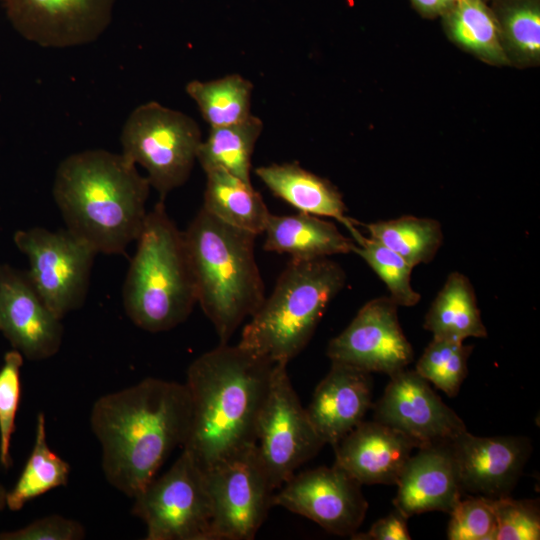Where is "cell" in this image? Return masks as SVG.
<instances>
[{
    "instance_id": "6da1fadb",
    "label": "cell",
    "mask_w": 540,
    "mask_h": 540,
    "mask_svg": "<svg viewBox=\"0 0 540 540\" xmlns=\"http://www.w3.org/2000/svg\"><path fill=\"white\" fill-rule=\"evenodd\" d=\"M191 416L185 383L147 377L98 398L90 425L102 450V470L115 489L134 498L178 446Z\"/></svg>"
},
{
    "instance_id": "7a4b0ae2",
    "label": "cell",
    "mask_w": 540,
    "mask_h": 540,
    "mask_svg": "<svg viewBox=\"0 0 540 540\" xmlns=\"http://www.w3.org/2000/svg\"><path fill=\"white\" fill-rule=\"evenodd\" d=\"M275 362L219 344L188 367L191 416L182 449L205 470L256 444L257 420Z\"/></svg>"
},
{
    "instance_id": "3957f363",
    "label": "cell",
    "mask_w": 540,
    "mask_h": 540,
    "mask_svg": "<svg viewBox=\"0 0 540 540\" xmlns=\"http://www.w3.org/2000/svg\"><path fill=\"white\" fill-rule=\"evenodd\" d=\"M150 187L121 153L88 149L61 161L52 194L66 229L97 253L122 255L142 230Z\"/></svg>"
},
{
    "instance_id": "277c9868",
    "label": "cell",
    "mask_w": 540,
    "mask_h": 540,
    "mask_svg": "<svg viewBox=\"0 0 540 540\" xmlns=\"http://www.w3.org/2000/svg\"><path fill=\"white\" fill-rule=\"evenodd\" d=\"M183 235L197 303L220 343H228L265 298L254 252L256 235L224 223L203 208Z\"/></svg>"
},
{
    "instance_id": "5b68a950",
    "label": "cell",
    "mask_w": 540,
    "mask_h": 540,
    "mask_svg": "<svg viewBox=\"0 0 540 540\" xmlns=\"http://www.w3.org/2000/svg\"><path fill=\"white\" fill-rule=\"evenodd\" d=\"M197 303L184 235L159 201L147 213L123 285L129 319L148 332H163L184 322Z\"/></svg>"
},
{
    "instance_id": "8992f818",
    "label": "cell",
    "mask_w": 540,
    "mask_h": 540,
    "mask_svg": "<svg viewBox=\"0 0 540 540\" xmlns=\"http://www.w3.org/2000/svg\"><path fill=\"white\" fill-rule=\"evenodd\" d=\"M346 282L327 258H291L269 297L244 326L238 345L275 363H286L309 343L331 300Z\"/></svg>"
},
{
    "instance_id": "52a82bcc",
    "label": "cell",
    "mask_w": 540,
    "mask_h": 540,
    "mask_svg": "<svg viewBox=\"0 0 540 540\" xmlns=\"http://www.w3.org/2000/svg\"><path fill=\"white\" fill-rule=\"evenodd\" d=\"M202 133L187 114L151 101L136 107L121 132L123 157L140 164L147 179L164 201L189 178Z\"/></svg>"
},
{
    "instance_id": "ba28073f",
    "label": "cell",
    "mask_w": 540,
    "mask_h": 540,
    "mask_svg": "<svg viewBox=\"0 0 540 540\" xmlns=\"http://www.w3.org/2000/svg\"><path fill=\"white\" fill-rule=\"evenodd\" d=\"M133 499L132 514L145 523L146 540H214L204 471L187 451Z\"/></svg>"
},
{
    "instance_id": "9c48e42d",
    "label": "cell",
    "mask_w": 540,
    "mask_h": 540,
    "mask_svg": "<svg viewBox=\"0 0 540 540\" xmlns=\"http://www.w3.org/2000/svg\"><path fill=\"white\" fill-rule=\"evenodd\" d=\"M214 540L254 539L273 506V488L256 444L203 470Z\"/></svg>"
},
{
    "instance_id": "30bf717a",
    "label": "cell",
    "mask_w": 540,
    "mask_h": 540,
    "mask_svg": "<svg viewBox=\"0 0 540 540\" xmlns=\"http://www.w3.org/2000/svg\"><path fill=\"white\" fill-rule=\"evenodd\" d=\"M13 240L28 259L31 282L58 318L83 305L98 254L88 243L68 229L42 227L18 230Z\"/></svg>"
},
{
    "instance_id": "8fae6325",
    "label": "cell",
    "mask_w": 540,
    "mask_h": 540,
    "mask_svg": "<svg viewBox=\"0 0 540 540\" xmlns=\"http://www.w3.org/2000/svg\"><path fill=\"white\" fill-rule=\"evenodd\" d=\"M325 445L292 386L286 363H275L256 427V446L279 489Z\"/></svg>"
},
{
    "instance_id": "7c38bea8",
    "label": "cell",
    "mask_w": 540,
    "mask_h": 540,
    "mask_svg": "<svg viewBox=\"0 0 540 540\" xmlns=\"http://www.w3.org/2000/svg\"><path fill=\"white\" fill-rule=\"evenodd\" d=\"M273 506L306 517L327 532L352 536L367 509L361 484L335 463L295 473L273 495Z\"/></svg>"
},
{
    "instance_id": "4fadbf2b",
    "label": "cell",
    "mask_w": 540,
    "mask_h": 540,
    "mask_svg": "<svg viewBox=\"0 0 540 540\" xmlns=\"http://www.w3.org/2000/svg\"><path fill=\"white\" fill-rule=\"evenodd\" d=\"M397 308L390 296L365 303L350 324L330 340L326 353L331 362L389 376L405 369L413 360V349L401 329Z\"/></svg>"
},
{
    "instance_id": "5bb4252c",
    "label": "cell",
    "mask_w": 540,
    "mask_h": 540,
    "mask_svg": "<svg viewBox=\"0 0 540 540\" xmlns=\"http://www.w3.org/2000/svg\"><path fill=\"white\" fill-rule=\"evenodd\" d=\"M13 28L45 48L97 40L111 22L116 0H1Z\"/></svg>"
},
{
    "instance_id": "9a60e30c",
    "label": "cell",
    "mask_w": 540,
    "mask_h": 540,
    "mask_svg": "<svg viewBox=\"0 0 540 540\" xmlns=\"http://www.w3.org/2000/svg\"><path fill=\"white\" fill-rule=\"evenodd\" d=\"M374 406V420L411 439L417 448L450 443L466 431L449 408L415 370L402 369Z\"/></svg>"
},
{
    "instance_id": "2e32d148",
    "label": "cell",
    "mask_w": 540,
    "mask_h": 540,
    "mask_svg": "<svg viewBox=\"0 0 540 540\" xmlns=\"http://www.w3.org/2000/svg\"><path fill=\"white\" fill-rule=\"evenodd\" d=\"M0 332L13 349L31 361L54 356L63 325L44 302L28 273L0 264Z\"/></svg>"
},
{
    "instance_id": "e0dca14e",
    "label": "cell",
    "mask_w": 540,
    "mask_h": 540,
    "mask_svg": "<svg viewBox=\"0 0 540 540\" xmlns=\"http://www.w3.org/2000/svg\"><path fill=\"white\" fill-rule=\"evenodd\" d=\"M451 447L463 492L491 499L510 495L531 451L523 437H478L467 430Z\"/></svg>"
},
{
    "instance_id": "ac0fdd59",
    "label": "cell",
    "mask_w": 540,
    "mask_h": 540,
    "mask_svg": "<svg viewBox=\"0 0 540 540\" xmlns=\"http://www.w3.org/2000/svg\"><path fill=\"white\" fill-rule=\"evenodd\" d=\"M418 449L396 482L394 506L408 518L430 511L450 513L464 493L451 442Z\"/></svg>"
},
{
    "instance_id": "d6986e66",
    "label": "cell",
    "mask_w": 540,
    "mask_h": 540,
    "mask_svg": "<svg viewBox=\"0 0 540 540\" xmlns=\"http://www.w3.org/2000/svg\"><path fill=\"white\" fill-rule=\"evenodd\" d=\"M335 464L361 485L396 484L415 443L375 420L362 421L334 446Z\"/></svg>"
},
{
    "instance_id": "ffe728a7",
    "label": "cell",
    "mask_w": 540,
    "mask_h": 540,
    "mask_svg": "<svg viewBox=\"0 0 540 540\" xmlns=\"http://www.w3.org/2000/svg\"><path fill=\"white\" fill-rule=\"evenodd\" d=\"M371 373L332 362L306 408L315 431L334 446L363 421L372 406Z\"/></svg>"
},
{
    "instance_id": "44dd1931",
    "label": "cell",
    "mask_w": 540,
    "mask_h": 540,
    "mask_svg": "<svg viewBox=\"0 0 540 540\" xmlns=\"http://www.w3.org/2000/svg\"><path fill=\"white\" fill-rule=\"evenodd\" d=\"M255 173L275 196L300 212L335 219L346 227L357 245L363 242L365 236L356 228L357 221L346 215L341 194L327 180L296 162L260 166Z\"/></svg>"
},
{
    "instance_id": "7402d4cb",
    "label": "cell",
    "mask_w": 540,
    "mask_h": 540,
    "mask_svg": "<svg viewBox=\"0 0 540 540\" xmlns=\"http://www.w3.org/2000/svg\"><path fill=\"white\" fill-rule=\"evenodd\" d=\"M264 233L266 251L288 254L295 259L348 254L356 246L334 223L304 212L294 215L270 214Z\"/></svg>"
},
{
    "instance_id": "603a6c76",
    "label": "cell",
    "mask_w": 540,
    "mask_h": 540,
    "mask_svg": "<svg viewBox=\"0 0 540 540\" xmlns=\"http://www.w3.org/2000/svg\"><path fill=\"white\" fill-rule=\"evenodd\" d=\"M205 174L202 208L233 227L256 236L264 233L271 213L252 184L223 169H210Z\"/></svg>"
},
{
    "instance_id": "cb8c5ba5",
    "label": "cell",
    "mask_w": 540,
    "mask_h": 540,
    "mask_svg": "<svg viewBox=\"0 0 540 540\" xmlns=\"http://www.w3.org/2000/svg\"><path fill=\"white\" fill-rule=\"evenodd\" d=\"M423 327L438 338L464 341L469 337H487L475 291L464 274H449L425 316Z\"/></svg>"
},
{
    "instance_id": "d4e9b609",
    "label": "cell",
    "mask_w": 540,
    "mask_h": 540,
    "mask_svg": "<svg viewBox=\"0 0 540 540\" xmlns=\"http://www.w3.org/2000/svg\"><path fill=\"white\" fill-rule=\"evenodd\" d=\"M262 130V120L254 115L231 125L210 127L197 152V160L204 172L223 169L251 183V157Z\"/></svg>"
},
{
    "instance_id": "484cf974",
    "label": "cell",
    "mask_w": 540,
    "mask_h": 540,
    "mask_svg": "<svg viewBox=\"0 0 540 540\" xmlns=\"http://www.w3.org/2000/svg\"><path fill=\"white\" fill-rule=\"evenodd\" d=\"M70 466L47 443L46 418L39 413L33 449L14 487L7 492L6 507L19 511L32 499L68 483Z\"/></svg>"
},
{
    "instance_id": "4316f807",
    "label": "cell",
    "mask_w": 540,
    "mask_h": 540,
    "mask_svg": "<svg viewBox=\"0 0 540 540\" xmlns=\"http://www.w3.org/2000/svg\"><path fill=\"white\" fill-rule=\"evenodd\" d=\"M369 237L399 254L413 267L430 262L443 242L439 221L405 215L364 225Z\"/></svg>"
},
{
    "instance_id": "83f0119b",
    "label": "cell",
    "mask_w": 540,
    "mask_h": 540,
    "mask_svg": "<svg viewBox=\"0 0 540 540\" xmlns=\"http://www.w3.org/2000/svg\"><path fill=\"white\" fill-rule=\"evenodd\" d=\"M252 91V82L239 74L210 81L193 80L186 85L187 94L210 127L231 125L252 115Z\"/></svg>"
},
{
    "instance_id": "f1b7e54d",
    "label": "cell",
    "mask_w": 540,
    "mask_h": 540,
    "mask_svg": "<svg viewBox=\"0 0 540 540\" xmlns=\"http://www.w3.org/2000/svg\"><path fill=\"white\" fill-rule=\"evenodd\" d=\"M472 349L464 341L433 337L419 358L415 371L446 395L454 397L466 378Z\"/></svg>"
},
{
    "instance_id": "f546056e",
    "label": "cell",
    "mask_w": 540,
    "mask_h": 540,
    "mask_svg": "<svg viewBox=\"0 0 540 540\" xmlns=\"http://www.w3.org/2000/svg\"><path fill=\"white\" fill-rule=\"evenodd\" d=\"M353 253L359 255L385 283L390 298L398 306L411 307L420 301V294L411 285L414 267L399 254L370 237L356 244Z\"/></svg>"
},
{
    "instance_id": "4dcf8cb0",
    "label": "cell",
    "mask_w": 540,
    "mask_h": 540,
    "mask_svg": "<svg viewBox=\"0 0 540 540\" xmlns=\"http://www.w3.org/2000/svg\"><path fill=\"white\" fill-rule=\"evenodd\" d=\"M23 358L19 351L13 349L4 355L0 367V464L5 469L13 465L10 447L21 399Z\"/></svg>"
},
{
    "instance_id": "1f68e13d",
    "label": "cell",
    "mask_w": 540,
    "mask_h": 540,
    "mask_svg": "<svg viewBox=\"0 0 540 540\" xmlns=\"http://www.w3.org/2000/svg\"><path fill=\"white\" fill-rule=\"evenodd\" d=\"M455 38L463 45L497 56L501 53L497 27L480 0H460L453 17Z\"/></svg>"
},
{
    "instance_id": "d6a6232c",
    "label": "cell",
    "mask_w": 540,
    "mask_h": 540,
    "mask_svg": "<svg viewBox=\"0 0 540 540\" xmlns=\"http://www.w3.org/2000/svg\"><path fill=\"white\" fill-rule=\"evenodd\" d=\"M447 538L450 540H495L496 514L493 499L461 497L450 511Z\"/></svg>"
},
{
    "instance_id": "836d02e7",
    "label": "cell",
    "mask_w": 540,
    "mask_h": 540,
    "mask_svg": "<svg viewBox=\"0 0 540 540\" xmlns=\"http://www.w3.org/2000/svg\"><path fill=\"white\" fill-rule=\"evenodd\" d=\"M496 514L495 540H538L540 514L536 501L509 496L493 499Z\"/></svg>"
},
{
    "instance_id": "e575fe53",
    "label": "cell",
    "mask_w": 540,
    "mask_h": 540,
    "mask_svg": "<svg viewBox=\"0 0 540 540\" xmlns=\"http://www.w3.org/2000/svg\"><path fill=\"white\" fill-rule=\"evenodd\" d=\"M85 534L80 522L53 514L22 528L0 532V540H81Z\"/></svg>"
},
{
    "instance_id": "d590c367",
    "label": "cell",
    "mask_w": 540,
    "mask_h": 540,
    "mask_svg": "<svg viewBox=\"0 0 540 540\" xmlns=\"http://www.w3.org/2000/svg\"><path fill=\"white\" fill-rule=\"evenodd\" d=\"M508 29L514 43L524 51L540 50V15L532 9L515 11L508 20Z\"/></svg>"
},
{
    "instance_id": "8d00e7d4",
    "label": "cell",
    "mask_w": 540,
    "mask_h": 540,
    "mask_svg": "<svg viewBox=\"0 0 540 540\" xmlns=\"http://www.w3.org/2000/svg\"><path fill=\"white\" fill-rule=\"evenodd\" d=\"M408 517L395 508L386 517L376 521L367 532H356L355 540H410Z\"/></svg>"
},
{
    "instance_id": "74e56055",
    "label": "cell",
    "mask_w": 540,
    "mask_h": 540,
    "mask_svg": "<svg viewBox=\"0 0 540 540\" xmlns=\"http://www.w3.org/2000/svg\"><path fill=\"white\" fill-rule=\"evenodd\" d=\"M422 8L430 11H439L446 6L444 0H415Z\"/></svg>"
},
{
    "instance_id": "f35d334b",
    "label": "cell",
    "mask_w": 540,
    "mask_h": 540,
    "mask_svg": "<svg viewBox=\"0 0 540 540\" xmlns=\"http://www.w3.org/2000/svg\"><path fill=\"white\" fill-rule=\"evenodd\" d=\"M8 490L0 483V511L6 508V497Z\"/></svg>"
},
{
    "instance_id": "ab89813d",
    "label": "cell",
    "mask_w": 540,
    "mask_h": 540,
    "mask_svg": "<svg viewBox=\"0 0 540 540\" xmlns=\"http://www.w3.org/2000/svg\"><path fill=\"white\" fill-rule=\"evenodd\" d=\"M446 3L448 2H451V1H460V0H444Z\"/></svg>"
}]
</instances>
